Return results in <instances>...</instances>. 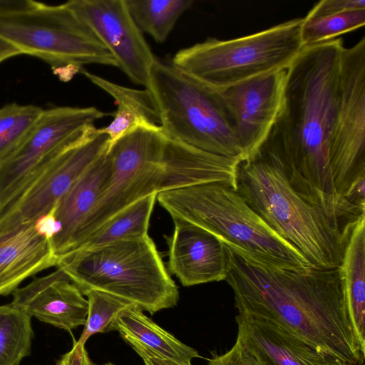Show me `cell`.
Instances as JSON below:
<instances>
[{
  "mask_svg": "<svg viewBox=\"0 0 365 365\" xmlns=\"http://www.w3.org/2000/svg\"><path fill=\"white\" fill-rule=\"evenodd\" d=\"M286 71L284 107L262 147L302 197L350 226L365 215L346 198L365 178V37L305 46Z\"/></svg>",
  "mask_w": 365,
  "mask_h": 365,
  "instance_id": "1",
  "label": "cell"
},
{
  "mask_svg": "<svg viewBox=\"0 0 365 365\" xmlns=\"http://www.w3.org/2000/svg\"><path fill=\"white\" fill-rule=\"evenodd\" d=\"M225 281L238 314L267 320L341 363L364 365L340 267L306 270L259 264L225 244Z\"/></svg>",
  "mask_w": 365,
  "mask_h": 365,
  "instance_id": "2",
  "label": "cell"
},
{
  "mask_svg": "<svg viewBox=\"0 0 365 365\" xmlns=\"http://www.w3.org/2000/svg\"><path fill=\"white\" fill-rule=\"evenodd\" d=\"M107 153L111 162L109 179L66 253L144 197L215 180L214 171L199 153L167 139L160 126H139L118 139Z\"/></svg>",
  "mask_w": 365,
  "mask_h": 365,
  "instance_id": "3",
  "label": "cell"
},
{
  "mask_svg": "<svg viewBox=\"0 0 365 365\" xmlns=\"http://www.w3.org/2000/svg\"><path fill=\"white\" fill-rule=\"evenodd\" d=\"M237 190L312 267H340L354 227H344L302 197L289 183L273 153L262 147L252 158L239 164Z\"/></svg>",
  "mask_w": 365,
  "mask_h": 365,
  "instance_id": "4",
  "label": "cell"
},
{
  "mask_svg": "<svg viewBox=\"0 0 365 365\" xmlns=\"http://www.w3.org/2000/svg\"><path fill=\"white\" fill-rule=\"evenodd\" d=\"M157 200L172 219L202 228L259 264L297 270L312 267L231 185L212 182L182 187L158 193Z\"/></svg>",
  "mask_w": 365,
  "mask_h": 365,
  "instance_id": "5",
  "label": "cell"
},
{
  "mask_svg": "<svg viewBox=\"0 0 365 365\" xmlns=\"http://www.w3.org/2000/svg\"><path fill=\"white\" fill-rule=\"evenodd\" d=\"M56 267L83 294L108 293L151 314L175 307L179 300L178 288L148 235L67 253Z\"/></svg>",
  "mask_w": 365,
  "mask_h": 365,
  "instance_id": "6",
  "label": "cell"
},
{
  "mask_svg": "<svg viewBox=\"0 0 365 365\" xmlns=\"http://www.w3.org/2000/svg\"><path fill=\"white\" fill-rule=\"evenodd\" d=\"M0 38L46 62L61 80L83 67H117L101 41L66 3L48 5L31 0H0Z\"/></svg>",
  "mask_w": 365,
  "mask_h": 365,
  "instance_id": "7",
  "label": "cell"
},
{
  "mask_svg": "<svg viewBox=\"0 0 365 365\" xmlns=\"http://www.w3.org/2000/svg\"><path fill=\"white\" fill-rule=\"evenodd\" d=\"M303 18L228 40L208 38L178 51L170 60L181 71L215 93L286 70L304 48Z\"/></svg>",
  "mask_w": 365,
  "mask_h": 365,
  "instance_id": "8",
  "label": "cell"
},
{
  "mask_svg": "<svg viewBox=\"0 0 365 365\" xmlns=\"http://www.w3.org/2000/svg\"><path fill=\"white\" fill-rule=\"evenodd\" d=\"M166 136L243 162L242 152L217 93L155 58L148 86Z\"/></svg>",
  "mask_w": 365,
  "mask_h": 365,
  "instance_id": "9",
  "label": "cell"
},
{
  "mask_svg": "<svg viewBox=\"0 0 365 365\" xmlns=\"http://www.w3.org/2000/svg\"><path fill=\"white\" fill-rule=\"evenodd\" d=\"M107 115L96 107L43 110L19 147L0 167V212L87 127Z\"/></svg>",
  "mask_w": 365,
  "mask_h": 365,
  "instance_id": "10",
  "label": "cell"
},
{
  "mask_svg": "<svg viewBox=\"0 0 365 365\" xmlns=\"http://www.w3.org/2000/svg\"><path fill=\"white\" fill-rule=\"evenodd\" d=\"M108 138L94 125L63 149L0 212V234L49 215L78 178L106 150Z\"/></svg>",
  "mask_w": 365,
  "mask_h": 365,
  "instance_id": "11",
  "label": "cell"
},
{
  "mask_svg": "<svg viewBox=\"0 0 365 365\" xmlns=\"http://www.w3.org/2000/svg\"><path fill=\"white\" fill-rule=\"evenodd\" d=\"M66 4L110 52L117 67L133 82L146 88L156 57L125 0H71Z\"/></svg>",
  "mask_w": 365,
  "mask_h": 365,
  "instance_id": "12",
  "label": "cell"
},
{
  "mask_svg": "<svg viewBox=\"0 0 365 365\" xmlns=\"http://www.w3.org/2000/svg\"><path fill=\"white\" fill-rule=\"evenodd\" d=\"M286 71L260 76L217 93L244 161L259 152L282 111Z\"/></svg>",
  "mask_w": 365,
  "mask_h": 365,
  "instance_id": "13",
  "label": "cell"
},
{
  "mask_svg": "<svg viewBox=\"0 0 365 365\" xmlns=\"http://www.w3.org/2000/svg\"><path fill=\"white\" fill-rule=\"evenodd\" d=\"M10 303L31 318L49 324L71 334L84 325L88 302L81 289L59 267L43 277L34 278L12 292Z\"/></svg>",
  "mask_w": 365,
  "mask_h": 365,
  "instance_id": "14",
  "label": "cell"
},
{
  "mask_svg": "<svg viewBox=\"0 0 365 365\" xmlns=\"http://www.w3.org/2000/svg\"><path fill=\"white\" fill-rule=\"evenodd\" d=\"M53 233V220L48 215L0 234V295L12 294L26 279L56 267Z\"/></svg>",
  "mask_w": 365,
  "mask_h": 365,
  "instance_id": "15",
  "label": "cell"
},
{
  "mask_svg": "<svg viewBox=\"0 0 365 365\" xmlns=\"http://www.w3.org/2000/svg\"><path fill=\"white\" fill-rule=\"evenodd\" d=\"M173 220V232L166 237L169 271L185 287L225 280V244L194 224L180 219Z\"/></svg>",
  "mask_w": 365,
  "mask_h": 365,
  "instance_id": "16",
  "label": "cell"
},
{
  "mask_svg": "<svg viewBox=\"0 0 365 365\" xmlns=\"http://www.w3.org/2000/svg\"><path fill=\"white\" fill-rule=\"evenodd\" d=\"M237 339L265 365H340L342 363L263 319L237 314Z\"/></svg>",
  "mask_w": 365,
  "mask_h": 365,
  "instance_id": "17",
  "label": "cell"
},
{
  "mask_svg": "<svg viewBox=\"0 0 365 365\" xmlns=\"http://www.w3.org/2000/svg\"><path fill=\"white\" fill-rule=\"evenodd\" d=\"M107 150L78 178L51 212L54 222L51 245L57 259L68 251L77 230L109 179L111 162Z\"/></svg>",
  "mask_w": 365,
  "mask_h": 365,
  "instance_id": "18",
  "label": "cell"
},
{
  "mask_svg": "<svg viewBox=\"0 0 365 365\" xmlns=\"http://www.w3.org/2000/svg\"><path fill=\"white\" fill-rule=\"evenodd\" d=\"M133 305L123 311L115 323L117 330L142 358L154 357L180 365H192L198 352L176 339Z\"/></svg>",
  "mask_w": 365,
  "mask_h": 365,
  "instance_id": "19",
  "label": "cell"
},
{
  "mask_svg": "<svg viewBox=\"0 0 365 365\" xmlns=\"http://www.w3.org/2000/svg\"><path fill=\"white\" fill-rule=\"evenodd\" d=\"M93 84L113 98L117 110L106 127L98 128L108 138L109 147L139 126H160V118L148 89L138 90L118 85L83 70L81 72Z\"/></svg>",
  "mask_w": 365,
  "mask_h": 365,
  "instance_id": "20",
  "label": "cell"
},
{
  "mask_svg": "<svg viewBox=\"0 0 365 365\" xmlns=\"http://www.w3.org/2000/svg\"><path fill=\"white\" fill-rule=\"evenodd\" d=\"M339 267L352 323L365 347V215L352 229Z\"/></svg>",
  "mask_w": 365,
  "mask_h": 365,
  "instance_id": "21",
  "label": "cell"
},
{
  "mask_svg": "<svg viewBox=\"0 0 365 365\" xmlns=\"http://www.w3.org/2000/svg\"><path fill=\"white\" fill-rule=\"evenodd\" d=\"M157 195H149L131 204L102 225L78 247L69 252L93 249L122 240L148 235L150 219L157 200Z\"/></svg>",
  "mask_w": 365,
  "mask_h": 365,
  "instance_id": "22",
  "label": "cell"
},
{
  "mask_svg": "<svg viewBox=\"0 0 365 365\" xmlns=\"http://www.w3.org/2000/svg\"><path fill=\"white\" fill-rule=\"evenodd\" d=\"M127 7L139 29L156 42L168 37L192 0H125Z\"/></svg>",
  "mask_w": 365,
  "mask_h": 365,
  "instance_id": "23",
  "label": "cell"
},
{
  "mask_svg": "<svg viewBox=\"0 0 365 365\" xmlns=\"http://www.w3.org/2000/svg\"><path fill=\"white\" fill-rule=\"evenodd\" d=\"M31 318L9 304L0 305V365H19L31 354Z\"/></svg>",
  "mask_w": 365,
  "mask_h": 365,
  "instance_id": "24",
  "label": "cell"
},
{
  "mask_svg": "<svg viewBox=\"0 0 365 365\" xmlns=\"http://www.w3.org/2000/svg\"><path fill=\"white\" fill-rule=\"evenodd\" d=\"M43 110L34 105L14 103L0 108V167L19 147Z\"/></svg>",
  "mask_w": 365,
  "mask_h": 365,
  "instance_id": "25",
  "label": "cell"
},
{
  "mask_svg": "<svg viewBox=\"0 0 365 365\" xmlns=\"http://www.w3.org/2000/svg\"><path fill=\"white\" fill-rule=\"evenodd\" d=\"M365 24V9L303 18L301 39L304 47L334 39Z\"/></svg>",
  "mask_w": 365,
  "mask_h": 365,
  "instance_id": "26",
  "label": "cell"
},
{
  "mask_svg": "<svg viewBox=\"0 0 365 365\" xmlns=\"http://www.w3.org/2000/svg\"><path fill=\"white\" fill-rule=\"evenodd\" d=\"M83 295L87 297L88 312L84 329L77 341L82 345H85L93 334L115 330V323L121 313L135 305L114 295L97 290L87 291Z\"/></svg>",
  "mask_w": 365,
  "mask_h": 365,
  "instance_id": "27",
  "label": "cell"
},
{
  "mask_svg": "<svg viewBox=\"0 0 365 365\" xmlns=\"http://www.w3.org/2000/svg\"><path fill=\"white\" fill-rule=\"evenodd\" d=\"M207 365H265L255 352L236 339L227 352L209 359Z\"/></svg>",
  "mask_w": 365,
  "mask_h": 365,
  "instance_id": "28",
  "label": "cell"
},
{
  "mask_svg": "<svg viewBox=\"0 0 365 365\" xmlns=\"http://www.w3.org/2000/svg\"><path fill=\"white\" fill-rule=\"evenodd\" d=\"M356 9H365L364 0H323L314 5L307 16L314 17Z\"/></svg>",
  "mask_w": 365,
  "mask_h": 365,
  "instance_id": "29",
  "label": "cell"
},
{
  "mask_svg": "<svg viewBox=\"0 0 365 365\" xmlns=\"http://www.w3.org/2000/svg\"><path fill=\"white\" fill-rule=\"evenodd\" d=\"M20 54L21 53L16 48L0 38V63Z\"/></svg>",
  "mask_w": 365,
  "mask_h": 365,
  "instance_id": "30",
  "label": "cell"
},
{
  "mask_svg": "<svg viewBox=\"0 0 365 365\" xmlns=\"http://www.w3.org/2000/svg\"><path fill=\"white\" fill-rule=\"evenodd\" d=\"M70 365H98L97 364L92 361L90 359L86 349L83 351V354L81 356L76 357ZM103 365H115L112 362L106 363Z\"/></svg>",
  "mask_w": 365,
  "mask_h": 365,
  "instance_id": "31",
  "label": "cell"
},
{
  "mask_svg": "<svg viewBox=\"0 0 365 365\" xmlns=\"http://www.w3.org/2000/svg\"><path fill=\"white\" fill-rule=\"evenodd\" d=\"M143 359L145 365H180L169 360L154 357H146Z\"/></svg>",
  "mask_w": 365,
  "mask_h": 365,
  "instance_id": "32",
  "label": "cell"
},
{
  "mask_svg": "<svg viewBox=\"0 0 365 365\" xmlns=\"http://www.w3.org/2000/svg\"><path fill=\"white\" fill-rule=\"evenodd\" d=\"M340 365H353V364H349L343 363V364H340Z\"/></svg>",
  "mask_w": 365,
  "mask_h": 365,
  "instance_id": "33",
  "label": "cell"
}]
</instances>
